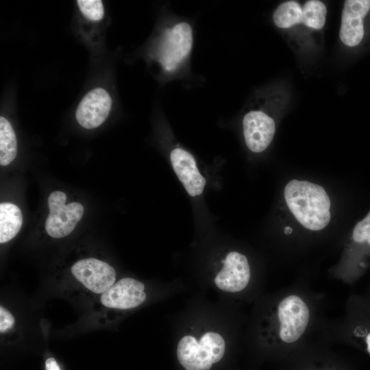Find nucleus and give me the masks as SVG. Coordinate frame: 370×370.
I'll list each match as a JSON object with an SVG mask.
<instances>
[{"label":"nucleus","instance_id":"1","mask_svg":"<svg viewBox=\"0 0 370 370\" xmlns=\"http://www.w3.org/2000/svg\"><path fill=\"white\" fill-rule=\"evenodd\" d=\"M288 208L305 228L318 231L330 221V197L320 185L299 180H292L284 190Z\"/></svg>","mask_w":370,"mask_h":370},{"label":"nucleus","instance_id":"2","mask_svg":"<svg viewBox=\"0 0 370 370\" xmlns=\"http://www.w3.org/2000/svg\"><path fill=\"white\" fill-rule=\"evenodd\" d=\"M193 44V30L186 21H177L166 27L156 47V59L162 70L172 73L188 59Z\"/></svg>","mask_w":370,"mask_h":370},{"label":"nucleus","instance_id":"3","mask_svg":"<svg viewBox=\"0 0 370 370\" xmlns=\"http://www.w3.org/2000/svg\"><path fill=\"white\" fill-rule=\"evenodd\" d=\"M225 344L218 333L208 332L199 341L190 335L182 337L177 347V357L186 370H210L223 357Z\"/></svg>","mask_w":370,"mask_h":370},{"label":"nucleus","instance_id":"4","mask_svg":"<svg viewBox=\"0 0 370 370\" xmlns=\"http://www.w3.org/2000/svg\"><path fill=\"white\" fill-rule=\"evenodd\" d=\"M328 10L319 0H308L303 5L297 1L281 3L273 13V21L280 29H289L299 24L319 30L323 28Z\"/></svg>","mask_w":370,"mask_h":370},{"label":"nucleus","instance_id":"5","mask_svg":"<svg viewBox=\"0 0 370 370\" xmlns=\"http://www.w3.org/2000/svg\"><path fill=\"white\" fill-rule=\"evenodd\" d=\"M66 195L56 190L48 197L49 214L46 219L47 234L56 238L69 235L81 220L84 214L83 206L77 202L65 204Z\"/></svg>","mask_w":370,"mask_h":370},{"label":"nucleus","instance_id":"6","mask_svg":"<svg viewBox=\"0 0 370 370\" xmlns=\"http://www.w3.org/2000/svg\"><path fill=\"white\" fill-rule=\"evenodd\" d=\"M278 316L280 323V337L284 342L291 343L297 341L305 332L310 311L301 297L291 295L279 304Z\"/></svg>","mask_w":370,"mask_h":370},{"label":"nucleus","instance_id":"7","mask_svg":"<svg viewBox=\"0 0 370 370\" xmlns=\"http://www.w3.org/2000/svg\"><path fill=\"white\" fill-rule=\"evenodd\" d=\"M242 124L247 148L255 153L264 151L275 135V124L273 118L261 109H254L244 115Z\"/></svg>","mask_w":370,"mask_h":370},{"label":"nucleus","instance_id":"8","mask_svg":"<svg viewBox=\"0 0 370 370\" xmlns=\"http://www.w3.org/2000/svg\"><path fill=\"white\" fill-rule=\"evenodd\" d=\"M74 277L90 291L102 294L108 290L116 279L114 269L96 258L82 259L71 267Z\"/></svg>","mask_w":370,"mask_h":370},{"label":"nucleus","instance_id":"9","mask_svg":"<svg viewBox=\"0 0 370 370\" xmlns=\"http://www.w3.org/2000/svg\"><path fill=\"white\" fill-rule=\"evenodd\" d=\"M112 100L103 88H97L88 92L79 102L75 112L78 123L86 129H94L101 125L109 115Z\"/></svg>","mask_w":370,"mask_h":370},{"label":"nucleus","instance_id":"10","mask_svg":"<svg viewBox=\"0 0 370 370\" xmlns=\"http://www.w3.org/2000/svg\"><path fill=\"white\" fill-rule=\"evenodd\" d=\"M370 10V0H346L343 3L339 30L341 42L356 47L362 41L365 30L363 21Z\"/></svg>","mask_w":370,"mask_h":370},{"label":"nucleus","instance_id":"11","mask_svg":"<svg viewBox=\"0 0 370 370\" xmlns=\"http://www.w3.org/2000/svg\"><path fill=\"white\" fill-rule=\"evenodd\" d=\"M250 275L246 256L237 251H231L223 260V267L217 275L214 283L223 291L239 292L248 284Z\"/></svg>","mask_w":370,"mask_h":370},{"label":"nucleus","instance_id":"12","mask_svg":"<svg viewBox=\"0 0 370 370\" xmlns=\"http://www.w3.org/2000/svg\"><path fill=\"white\" fill-rule=\"evenodd\" d=\"M145 285L133 278H125L114 283L101 294V304L108 308L130 309L140 305L146 299Z\"/></svg>","mask_w":370,"mask_h":370},{"label":"nucleus","instance_id":"13","mask_svg":"<svg viewBox=\"0 0 370 370\" xmlns=\"http://www.w3.org/2000/svg\"><path fill=\"white\" fill-rule=\"evenodd\" d=\"M170 160L173 170L192 197L203 193L206 179L200 173L193 156L181 147H175L170 153Z\"/></svg>","mask_w":370,"mask_h":370},{"label":"nucleus","instance_id":"14","mask_svg":"<svg viewBox=\"0 0 370 370\" xmlns=\"http://www.w3.org/2000/svg\"><path fill=\"white\" fill-rule=\"evenodd\" d=\"M23 224V214L14 204L3 202L0 204V243L12 239L20 231Z\"/></svg>","mask_w":370,"mask_h":370},{"label":"nucleus","instance_id":"15","mask_svg":"<svg viewBox=\"0 0 370 370\" xmlns=\"http://www.w3.org/2000/svg\"><path fill=\"white\" fill-rule=\"evenodd\" d=\"M17 140L10 123L4 117H0V164L6 166L16 158Z\"/></svg>","mask_w":370,"mask_h":370},{"label":"nucleus","instance_id":"16","mask_svg":"<svg viewBox=\"0 0 370 370\" xmlns=\"http://www.w3.org/2000/svg\"><path fill=\"white\" fill-rule=\"evenodd\" d=\"M79 9L82 14L88 20L98 21L104 15L103 3L100 0H78Z\"/></svg>","mask_w":370,"mask_h":370},{"label":"nucleus","instance_id":"17","mask_svg":"<svg viewBox=\"0 0 370 370\" xmlns=\"http://www.w3.org/2000/svg\"><path fill=\"white\" fill-rule=\"evenodd\" d=\"M352 239L357 244L370 246V211L354 227Z\"/></svg>","mask_w":370,"mask_h":370},{"label":"nucleus","instance_id":"18","mask_svg":"<svg viewBox=\"0 0 370 370\" xmlns=\"http://www.w3.org/2000/svg\"><path fill=\"white\" fill-rule=\"evenodd\" d=\"M14 324L13 315L4 307H0V332H5Z\"/></svg>","mask_w":370,"mask_h":370},{"label":"nucleus","instance_id":"19","mask_svg":"<svg viewBox=\"0 0 370 370\" xmlns=\"http://www.w3.org/2000/svg\"><path fill=\"white\" fill-rule=\"evenodd\" d=\"M46 370H60V367L53 358H48L45 362Z\"/></svg>","mask_w":370,"mask_h":370},{"label":"nucleus","instance_id":"20","mask_svg":"<svg viewBox=\"0 0 370 370\" xmlns=\"http://www.w3.org/2000/svg\"><path fill=\"white\" fill-rule=\"evenodd\" d=\"M367 348L368 352L370 354V333L367 336L366 338Z\"/></svg>","mask_w":370,"mask_h":370},{"label":"nucleus","instance_id":"21","mask_svg":"<svg viewBox=\"0 0 370 370\" xmlns=\"http://www.w3.org/2000/svg\"><path fill=\"white\" fill-rule=\"evenodd\" d=\"M291 231H292V230L289 227H286V229H285V232L286 234H289Z\"/></svg>","mask_w":370,"mask_h":370}]
</instances>
